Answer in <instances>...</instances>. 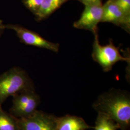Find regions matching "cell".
I'll return each mask as SVG.
<instances>
[{"label":"cell","instance_id":"obj_1","mask_svg":"<svg viewBox=\"0 0 130 130\" xmlns=\"http://www.w3.org/2000/svg\"><path fill=\"white\" fill-rule=\"evenodd\" d=\"M93 108L116 122L120 129L129 130L130 97L128 92L112 89L98 96Z\"/></svg>","mask_w":130,"mask_h":130},{"label":"cell","instance_id":"obj_2","mask_svg":"<svg viewBox=\"0 0 130 130\" xmlns=\"http://www.w3.org/2000/svg\"><path fill=\"white\" fill-rule=\"evenodd\" d=\"M35 89L27 73L20 68L14 67L0 76V104L10 96L24 90Z\"/></svg>","mask_w":130,"mask_h":130},{"label":"cell","instance_id":"obj_3","mask_svg":"<svg viewBox=\"0 0 130 130\" xmlns=\"http://www.w3.org/2000/svg\"><path fill=\"white\" fill-rule=\"evenodd\" d=\"M94 35L93 52L92 56L93 60L100 65L105 72L111 70L116 63L120 61H129V59L122 56L119 51V47L115 46L111 40L106 45L100 44L98 34Z\"/></svg>","mask_w":130,"mask_h":130},{"label":"cell","instance_id":"obj_4","mask_svg":"<svg viewBox=\"0 0 130 130\" xmlns=\"http://www.w3.org/2000/svg\"><path fill=\"white\" fill-rule=\"evenodd\" d=\"M12 97L10 113L18 119L27 118L37 110L40 98L35 92V89L24 90Z\"/></svg>","mask_w":130,"mask_h":130},{"label":"cell","instance_id":"obj_5","mask_svg":"<svg viewBox=\"0 0 130 130\" xmlns=\"http://www.w3.org/2000/svg\"><path fill=\"white\" fill-rule=\"evenodd\" d=\"M4 29L14 30L16 32L20 41L24 43L46 49L54 52H58L59 50V44L49 42L37 33L18 25H2Z\"/></svg>","mask_w":130,"mask_h":130},{"label":"cell","instance_id":"obj_6","mask_svg":"<svg viewBox=\"0 0 130 130\" xmlns=\"http://www.w3.org/2000/svg\"><path fill=\"white\" fill-rule=\"evenodd\" d=\"M56 117L37 110L31 116L19 119V130H56Z\"/></svg>","mask_w":130,"mask_h":130},{"label":"cell","instance_id":"obj_7","mask_svg":"<svg viewBox=\"0 0 130 130\" xmlns=\"http://www.w3.org/2000/svg\"><path fill=\"white\" fill-rule=\"evenodd\" d=\"M102 5H85L80 18L73 24L78 29L91 31L93 34L98 32V25L102 22Z\"/></svg>","mask_w":130,"mask_h":130},{"label":"cell","instance_id":"obj_8","mask_svg":"<svg viewBox=\"0 0 130 130\" xmlns=\"http://www.w3.org/2000/svg\"><path fill=\"white\" fill-rule=\"evenodd\" d=\"M101 22H108L130 32V16L126 14L112 0H107L103 5Z\"/></svg>","mask_w":130,"mask_h":130},{"label":"cell","instance_id":"obj_9","mask_svg":"<svg viewBox=\"0 0 130 130\" xmlns=\"http://www.w3.org/2000/svg\"><path fill=\"white\" fill-rule=\"evenodd\" d=\"M93 128V127L89 125L79 117L66 115L56 119V130H87Z\"/></svg>","mask_w":130,"mask_h":130},{"label":"cell","instance_id":"obj_10","mask_svg":"<svg viewBox=\"0 0 130 130\" xmlns=\"http://www.w3.org/2000/svg\"><path fill=\"white\" fill-rule=\"evenodd\" d=\"M70 0H43L41 7L35 15L38 21L47 19L56 10Z\"/></svg>","mask_w":130,"mask_h":130},{"label":"cell","instance_id":"obj_11","mask_svg":"<svg viewBox=\"0 0 130 130\" xmlns=\"http://www.w3.org/2000/svg\"><path fill=\"white\" fill-rule=\"evenodd\" d=\"M0 130H19V119L5 111L0 104Z\"/></svg>","mask_w":130,"mask_h":130},{"label":"cell","instance_id":"obj_12","mask_svg":"<svg viewBox=\"0 0 130 130\" xmlns=\"http://www.w3.org/2000/svg\"><path fill=\"white\" fill-rule=\"evenodd\" d=\"M120 129L119 125L106 115L98 113L93 130H117Z\"/></svg>","mask_w":130,"mask_h":130},{"label":"cell","instance_id":"obj_13","mask_svg":"<svg viewBox=\"0 0 130 130\" xmlns=\"http://www.w3.org/2000/svg\"><path fill=\"white\" fill-rule=\"evenodd\" d=\"M43 0H23L24 5L36 15L40 9Z\"/></svg>","mask_w":130,"mask_h":130},{"label":"cell","instance_id":"obj_14","mask_svg":"<svg viewBox=\"0 0 130 130\" xmlns=\"http://www.w3.org/2000/svg\"><path fill=\"white\" fill-rule=\"evenodd\" d=\"M127 15L130 16V0H112Z\"/></svg>","mask_w":130,"mask_h":130},{"label":"cell","instance_id":"obj_15","mask_svg":"<svg viewBox=\"0 0 130 130\" xmlns=\"http://www.w3.org/2000/svg\"><path fill=\"white\" fill-rule=\"evenodd\" d=\"M84 5H102V0H78Z\"/></svg>","mask_w":130,"mask_h":130},{"label":"cell","instance_id":"obj_16","mask_svg":"<svg viewBox=\"0 0 130 130\" xmlns=\"http://www.w3.org/2000/svg\"><path fill=\"white\" fill-rule=\"evenodd\" d=\"M2 25H0V34H1V33L2 32V31L4 29V28H3L2 27Z\"/></svg>","mask_w":130,"mask_h":130},{"label":"cell","instance_id":"obj_17","mask_svg":"<svg viewBox=\"0 0 130 130\" xmlns=\"http://www.w3.org/2000/svg\"><path fill=\"white\" fill-rule=\"evenodd\" d=\"M2 23H3L2 21L1 20H0V25H2Z\"/></svg>","mask_w":130,"mask_h":130}]
</instances>
